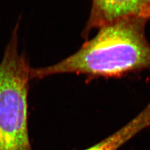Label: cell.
<instances>
[{"label": "cell", "mask_w": 150, "mask_h": 150, "mask_svg": "<svg viewBox=\"0 0 150 150\" xmlns=\"http://www.w3.org/2000/svg\"><path fill=\"white\" fill-rule=\"evenodd\" d=\"M127 18L149 20L150 0H93L83 36L85 38L95 28Z\"/></svg>", "instance_id": "cell-3"}, {"label": "cell", "mask_w": 150, "mask_h": 150, "mask_svg": "<svg viewBox=\"0 0 150 150\" xmlns=\"http://www.w3.org/2000/svg\"><path fill=\"white\" fill-rule=\"evenodd\" d=\"M148 21L123 19L99 28L73 54L55 64L31 69V78L75 73L89 78L120 77L126 73L150 69V45L145 36Z\"/></svg>", "instance_id": "cell-1"}, {"label": "cell", "mask_w": 150, "mask_h": 150, "mask_svg": "<svg viewBox=\"0 0 150 150\" xmlns=\"http://www.w3.org/2000/svg\"><path fill=\"white\" fill-rule=\"evenodd\" d=\"M150 127V105L115 133L84 150H117L143 129Z\"/></svg>", "instance_id": "cell-4"}, {"label": "cell", "mask_w": 150, "mask_h": 150, "mask_svg": "<svg viewBox=\"0 0 150 150\" xmlns=\"http://www.w3.org/2000/svg\"><path fill=\"white\" fill-rule=\"evenodd\" d=\"M17 24L0 63V150H32L28 129L31 68L18 50Z\"/></svg>", "instance_id": "cell-2"}]
</instances>
